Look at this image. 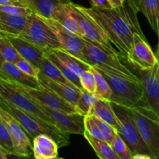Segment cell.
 I'll return each mask as SVG.
<instances>
[{
    "label": "cell",
    "instance_id": "cell-26",
    "mask_svg": "<svg viewBox=\"0 0 159 159\" xmlns=\"http://www.w3.org/2000/svg\"><path fill=\"white\" fill-rule=\"evenodd\" d=\"M45 55L57 67L60 71L61 72V74L65 76V79L68 81H69L71 84L75 85V86L77 87L78 89L81 90L82 89V85H81L80 82V76L79 75H77L76 73H75L72 70L70 69L69 68L66 66L65 65H64L55 55L52 54V53L49 52V51H46L45 52Z\"/></svg>",
    "mask_w": 159,
    "mask_h": 159
},
{
    "label": "cell",
    "instance_id": "cell-19",
    "mask_svg": "<svg viewBox=\"0 0 159 159\" xmlns=\"http://www.w3.org/2000/svg\"><path fill=\"white\" fill-rule=\"evenodd\" d=\"M26 6L34 13L52 19L56 11L62 5L71 3V0H25Z\"/></svg>",
    "mask_w": 159,
    "mask_h": 159
},
{
    "label": "cell",
    "instance_id": "cell-6",
    "mask_svg": "<svg viewBox=\"0 0 159 159\" xmlns=\"http://www.w3.org/2000/svg\"><path fill=\"white\" fill-rule=\"evenodd\" d=\"M110 103L119 124L117 134L127 144L132 154H146L152 157L137 128L128 108L114 102H110Z\"/></svg>",
    "mask_w": 159,
    "mask_h": 159
},
{
    "label": "cell",
    "instance_id": "cell-9",
    "mask_svg": "<svg viewBox=\"0 0 159 159\" xmlns=\"http://www.w3.org/2000/svg\"><path fill=\"white\" fill-rule=\"evenodd\" d=\"M0 97L22 111L53 125L51 120L39 108L36 102L16 88L11 82L0 79Z\"/></svg>",
    "mask_w": 159,
    "mask_h": 159
},
{
    "label": "cell",
    "instance_id": "cell-36",
    "mask_svg": "<svg viewBox=\"0 0 159 159\" xmlns=\"http://www.w3.org/2000/svg\"><path fill=\"white\" fill-rule=\"evenodd\" d=\"M16 66L18 68H20L23 73H25L27 75L31 76L37 79L38 74L40 73V69L36 68L34 65L29 62L28 61L25 60L23 57H20L15 62Z\"/></svg>",
    "mask_w": 159,
    "mask_h": 159
},
{
    "label": "cell",
    "instance_id": "cell-14",
    "mask_svg": "<svg viewBox=\"0 0 159 159\" xmlns=\"http://www.w3.org/2000/svg\"><path fill=\"white\" fill-rule=\"evenodd\" d=\"M0 118L10 134L14 152L20 155H33L32 141L16 120L2 107H0Z\"/></svg>",
    "mask_w": 159,
    "mask_h": 159
},
{
    "label": "cell",
    "instance_id": "cell-34",
    "mask_svg": "<svg viewBox=\"0 0 159 159\" xmlns=\"http://www.w3.org/2000/svg\"><path fill=\"white\" fill-rule=\"evenodd\" d=\"M84 126H85V130L91 136L97 138V139L104 141V138L98 127L97 124L93 120L91 115H86L84 116Z\"/></svg>",
    "mask_w": 159,
    "mask_h": 159
},
{
    "label": "cell",
    "instance_id": "cell-18",
    "mask_svg": "<svg viewBox=\"0 0 159 159\" xmlns=\"http://www.w3.org/2000/svg\"><path fill=\"white\" fill-rule=\"evenodd\" d=\"M33 155L35 159H53L57 157V143L46 134L37 135L33 139Z\"/></svg>",
    "mask_w": 159,
    "mask_h": 159
},
{
    "label": "cell",
    "instance_id": "cell-20",
    "mask_svg": "<svg viewBox=\"0 0 159 159\" xmlns=\"http://www.w3.org/2000/svg\"><path fill=\"white\" fill-rule=\"evenodd\" d=\"M29 16H12L0 12V31L6 37L19 36L26 26Z\"/></svg>",
    "mask_w": 159,
    "mask_h": 159
},
{
    "label": "cell",
    "instance_id": "cell-28",
    "mask_svg": "<svg viewBox=\"0 0 159 159\" xmlns=\"http://www.w3.org/2000/svg\"><path fill=\"white\" fill-rule=\"evenodd\" d=\"M98 97L96 94L82 90L75 106L76 110L82 116L89 115Z\"/></svg>",
    "mask_w": 159,
    "mask_h": 159
},
{
    "label": "cell",
    "instance_id": "cell-8",
    "mask_svg": "<svg viewBox=\"0 0 159 159\" xmlns=\"http://www.w3.org/2000/svg\"><path fill=\"white\" fill-rule=\"evenodd\" d=\"M69 11L79 23L83 33V38L89 40L108 52L120 55L103 30L93 19L80 10L73 2L69 4Z\"/></svg>",
    "mask_w": 159,
    "mask_h": 159
},
{
    "label": "cell",
    "instance_id": "cell-44",
    "mask_svg": "<svg viewBox=\"0 0 159 159\" xmlns=\"http://www.w3.org/2000/svg\"><path fill=\"white\" fill-rule=\"evenodd\" d=\"M130 1H131L135 5V6L137 7V9H138V11H139V0H130Z\"/></svg>",
    "mask_w": 159,
    "mask_h": 159
},
{
    "label": "cell",
    "instance_id": "cell-45",
    "mask_svg": "<svg viewBox=\"0 0 159 159\" xmlns=\"http://www.w3.org/2000/svg\"><path fill=\"white\" fill-rule=\"evenodd\" d=\"M3 61H5V60H4V58H3V57H2V56L1 53H0V64H1L2 62Z\"/></svg>",
    "mask_w": 159,
    "mask_h": 159
},
{
    "label": "cell",
    "instance_id": "cell-27",
    "mask_svg": "<svg viewBox=\"0 0 159 159\" xmlns=\"http://www.w3.org/2000/svg\"><path fill=\"white\" fill-rule=\"evenodd\" d=\"M139 11L145 16L152 30L158 34V21L154 0H139Z\"/></svg>",
    "mask_w": 159,
    "mask_h": 159
},
{
    "label": "cell",
    "instance_id": "cell-10",
    "mask_svg": "<svg viewBox=\"0 0 159 159\" xmlns=\"http://www.w3.org/2000/svg\"><path fill=\"white\" fill-rule=\"evenodd\" d=\"M126 58L134 69H151L158 63L156 54L152 50L145 37L138 33L134 34L131 47Z\"/></svg>",
    "mask_w": 159,
    "mask_h": 159
},
{
    "label": "cell",
    "instance_id": "cell-25",
    "mask_svg": "<svg viewBox=\"0 0 159 159\" xmlns=\"http://www.w3.org/2000/svg\"><path fill=\"white\" fill-rule=\"evenodd\" d=\"M39 69L42 74L55 82L65 84V85H73L65 79L57 67L47 56H45L44 58L42 61Z\"/></svg>",
    "mask_w": 159,
    "mask_h": 159
},
{
    "label": "cell",
    "instance_id": "cell-43",
    "mask_svg": "<svg viewBox=\"0 0 159 159\" xmlns=\"http://www.w3.org/2000/svg\"><path fill=\"white\" fill-rule=\"evenodd\" d=\"M0 159H8L6 153L0 148Z\"/></svg>",
    "mask_w": 159,
    "mask_h": 159
},
{
    "label": "cell",
    "instance_id": "cell-24",
    "mask_svg": "<svg viewBox=\"0 0 159 159\" xmlns=\"http://www.w3.org/2000/svg\"><path fill=\"white\" fill-rule=\"evenodd\" d=\"M83 136L100 159H120L114 152L111 145L105 141H101L91 136L85 130L83 134Z\"/></svg>",
    "mask_w": 159,
    "mask_h": 159
},
{
    "label": "cell",
    "instance_id": "cell-42",
    "mask_svg": "<svg viewBox=\"0 0 159 159\" xmlns=\"http://www.w3.org/2000/svg\"><path fill=\"white\" fill-rule=\"evenodd\" d=\"M132 159H153V158L146 154H134L132 156Z\"/></svg>",
    "mask_w": 159,
    "mask_h": 159
},
{
    "label": "cell",
    "instance_id": "cell-47",
    "mask_svg": "<svg viewBox=\"0 0 159 159\" xmlns=\"http://www.w3.org/2000/svg\"><path fill=\"white\" fill-rule=\"evenodd\" d=\"M4 36H5V35H4V34H2V32H1V31H0V37H4Z\"/></svg>",
    "mask_w": 159,
    "mask_h": 159
},
{
    "label": "cell",
    "instance_id": "cell-38",
    "mask_svg": "<svg viewBox=\"0 0 159 159\" xmlns=\"http://www.w3.org/2000/svg\"><path fill=\"white\" fill-rule=\"evenodd\" d=\"M92 7L99 8V9H111L112 6L108 0H89Z\"/></svg>",
    "mask_w": 159,
    "mask_h": 159
},
{
    "label": "cell",
    "instance_id": "cell-35",
    "mask_svg": "<svg viewBox=\"0 0 159 159\" xmlns=\"http://www.w3.org/2000/svg\"><path fill=\"white\" fill-rule=\"evenodd\" d=\"M80 82L82 89L89 93H94L96 92V79L91 71V68L89 71H85L80 76Z\"/></svg>",
    "mask_w": 159,
    "mask_h": 159
},
{
    "label": "cell",
    "instance_id": "cell-5",
    "mask_svg": "<svg viewBox=\"0 0 159 159\" xmlns=\"http://www.w3.org/2000/svg\"><path fill=\"white\" fill-rule=\"evenodd\" d=\"M153 159H159V118L148 104L128 108Z\"/></svg>",
    "mask_w": 159,
    "mask_h": 159
},
{
    "label": "cell",
    "instance_id": "cell-33",
    "mask_svg": "<svg viewBox=\"0 0 159 159\" xmlns=\"http://www.w3.org/2000/svg\"><path fill=\"white\" fill-rule=\"evenodd\" d=\"M93 116V120H94V121L96 122V124H97L98 127H99V130H100L101 134H102V137H103L104 141H105L106 142L108 143L109 144H111V143L113 142V139H114L115 136L117 134L116 130H115L112 126H110V124H107V123L101 120H99V118L96 117V116Z\"/></svg>",
    "mask_w": 159,
    "mask_h": 159
},
{
    "label": "cell",
    "instance_id": "cell-30",
    "mask_svg": "<svg viewBox=\"0 0 159 159\" xmlns=\"http://www.w3.org/2000/svg\"><path fill=\"white\" fill-rule=\"evenodd\" d=\"M0 53L5 61L13 64L20 57L13 45L6 36L0 37Z\"/></svg>",
    "mask_w": 159,
    "mask_h": 159
},
{
    "label": "cell",
    "instance_id": "cell-15",
    "mask_svg": "<svg viewBox=\"0 0 159 159\" xmlns=\"http://www.w3.org/2000/svg\"><path fill=\"white\" fill-rule=\"evenodd\" d=\"M142 82L147 103L159 118V65L147 70L135 69Z\"/></svg>",
    "mask_w": 159,
    "mask_h": 159
},
{
    "label": "cell",
    "instance_id": "cell-39",
    "mask_svg": "<svg viewBox=\"0 0 159 159\" xmlns=\"http://www.w3.org/2000/svg\"><path fill=\"white\" fill-rule=\"evenodd\" d=\"M18 6L27 8L25 0H0V6Z\"/></svg>",
    "mask_w": 159,
    "mask_h": 159
},
{
    "label": "cell",
    "instance_id": "cell-31",
    "mask_svg": "<svg viewBox=\"0 0 159 159\" xmlns=\"http://www.w3.org/2000/svg\"><path fill=\"white\" fill-rule=\"evenodd\" d=\"M110 145L120 159H132L133 154L118 134L115 136Z\"/></svg>",
    "mask_w": 159,
    "mask_h": 159
},
{
    "label": "cell",
    "instance_id": "cell-16",
    "mask_svg": "<svg viewBox=\"0 0 159 159\" xmlns=\"http://www.w3.org/2000/svg\"><path fill=\"white\" fill-rule=\"evenodd\" d=\"M37 80L41 86L52 91L68 103L75 107L82 90L78 89L74 85H65L55 82L45 76L40 71L37 76Z\"/></svg>",
    "mask_w": 159,
    "mask_h": 159
},
{
    "label": "cell",
    "instance_id": "cell-32",
    "mask_svg": "<svg viewBox=\"0 0 159 159\" xmlns=\"http://www.w3.org/2000/svg\"><path fill=\"white\" fill-rule=\"evenodd\" d=\"M0 148L6 154L15 153L10 134L1 118H0Z\"/></svg>",
    "mask_w": 159,
    "mask_h": 159
},
{
    "label": "cell",
    "instance_id": "cell-37",
    "mask_svg": "<svg viewBox=\"0 0 159 159\" xmlns=\"http://www.w3.org/2000/svg\"><path fill=\"white\" fill-rule=\"evenodd\" d=\"M0 12L12 16H29L34 12L28 8L22 7L18 6H0Z\"/></svg>",
    "mask_w": 159,
    "mask_h": 159
},
{
    "label": "cell",
    "instance_id": "cell-2",
    "mask_svg": "<svg viewBox=\"0 0 159 159\" xmlns=\"http://www.w3.org/2000/svg\"><path fill=\"white\" fill-rule=\"evenodd\" d=\"M0 107L10 113L25 130L31 141L41 134H46L54 140L59 148L69 144L70 135L64 134L54 125L30 115L0 97Z\"/></svg>",
    "mask_w": 159,
    "mask_h": 159
},
{
    "label": "cell",
    "instance_id": "cell-17",
    "mask_svg": "<svg viewBox=\"0 0 159 159\" xmlns=\"http://www.w3.org/2000/svg\"><path fill=\"white\" fill-rule=\"evenodd\" d=\"M6 37L13 45L20 57L30 62L36 68H40L42 61L46 56L44 51L41 48L22 38L20 36L9 35Z\"/></svg>",
    "mask_w": 159,
    "mask_h": 159
},
{
    "label": "cell",
    "instance_id": "cell-4",
    "mask_svg": "<svg viewBox=\"0 0 159 159\" xmlns=\"http://www.w3.org/2000/svg\"><path fill=\"white\" fill-rule=\"evenodd\" d=\"M98 71L102 74L111 89L110 102L127 108L148 104L141 81L126 79L100 70Z\"/></svg>",
    "mask_w": 159,
    "mask_h": 159
},
{
    "label": "cell",
    "instance_id": "cell-21",
    "mask_svg": "<svg viewBox=\"0 0 159 159\" xmlns=\"http://www.w3.org/2000/svg\"><path fill=\"white\" fill-rule=\"evenodd\" d=\"M89 115L96 116L101 120L107 123L110 126H112L117 132L118 128H119V124H118L117 119L113 112L110 100L98 98Z\"/></svg>",
    "mask_w": 159,
    "mask_h": 159
},
{
    "label": "cell",
    "instance_id": "cell-23",
    "mask_svg": "<svg viewBox=\"0 0 159 159\" xmlns=\"http://www.w3.org/2000/svg\"><path fill=\"white\" fill-rule=\"evenodd\" d=\"M47 51L52 53L64 65H66L68 68L72 70L75 73L79 75V76L82 75L85 71L90 70V68H92V66H90L89 65L82 61L79 60L77 57H74V56L71 55V54L68 53L67 51H64L62 48H56V49L49 50V51Z\"/></svg>",
    "mask_w": 159,
    "mask_h": 159
},
{
    "label": "cell",
    "instance_id": "cell-41",
    "mask_svg": "<svg viewBox=\"0 0 159 159\" xmlns=\"http://www.w3.org/2000/svg\"><path fill=\"white\" fill-rule=\"evenodd\" d=\"M113 8H119L124 6V0H108Z\"/></svg>",
    "mask_w": 159,
    "mask_h": 159
},
{
    "label": "cell",
    "instance_id": "cell-48",
    "mask_svg": "<svg viewBox=\"0 0 159 159\" xmlns=\"http://www.w3.org/2000/svg\"><path fill=\"white\" fill-rule=\"evenodd\" d=\"M53 159H63V158H59V157H56V158H53Z\"/></svg>",
    "mask_w": 159,
    "mask_h": 159
},
{
    "label": "cell",
    "instance_id": "cell-40",
    "mask_svg": "<svg viewBox=\"0 0 159 159\" xmlns=\"http://www.w3.org/2000/svg\"><path fill=\"white\" fill-rule=\"evenodd\" d=\"M8 159H35L34 155H20L16 153L6 154Z\"/></svg>",
    "mask_w": 159,
    "mask_h": 159
},
{
    "label": "cell",
    "instance_id": "cell-13",
    "mask_svg": "<svg viewBox=\"0 0 159 159\" xmlns=\"http://www.w3.org/2000/svg\"><path fill=\"white\" fill-rule=\"evenodd\" d=\"M11 83H12V82H11ZM12 84L16 88L18 89L20 91L24 93L30 99H31L34 102H37V103L41 104V105L48 107L50 109L65 112L67 113H78L75 107L68 103L65 99L61 98L60 96L53 93L52 91L44 88V87L42 86V88L40 89H37L25 88V87L21 86L18 84Z\"/></svg>",
    "mask_w": 159,
    "mask_h": 159
},
{
    "label": "cell",
    "instance_id": "cell-12",
    "mask_svg": "<svg viewBox=\"0 0 159 159\" xmlns=\"http://www.w3.org/2000/svg\"><path fill=\"white\" fill-rule=\"evenodd\" d=\"M36 104L51 120L53 125L64 134L83 135L85 132L84 116L80 113H67L50 109L37 102Z\"/></svg>",
    "mask_w": 159,
    "mask_h": 159
},
{
    "label": "cell",
    "instance_id": "cell-46",
    "mask_svg": "<svg viewBox=\"0 0 159 159\" xmlns=\"http://www.w3.org/2000/svg\"><path fill=\"white\" fill-rule=\"evenodd\" d=\"M156 57H157V58H158V65H159V53H157Z\"/></svg>",
    "mask_w": 159,
    "mask_h": 159
},
{
    "label": "cell",
    "instance_id": "cell-22",
    "mask_svg": "<svg viewBox=\"0 0 159 159\" xmlns=\"http://www.w3.org/2000/svg\"><path fill=\"white\" fill-rule=\"evenodd\" d=\"M69 4L62 5L58 8L53 16V20H56L62 26L73 33L75 35L83 38V33L81 30L79 23L76 19L73 16L69 11Z\"/></svg>",
    "mask_w": 159,
    "mask_h": 159
},
{
    "label": "cell",
    "instance_id": "cell-7",
    "mask_svg": "<svg viewBox=\"0 0 159 159\" xmlns=\"http://www.w3.org/2000/svg\"><path fill=\"white\" fill-rule=\"evenodd\" d=\"M19 36L37 45L44 52L61 48L60 43L51 28L35 13L30 16L26 26Z\"/></svg>",
    "mask_w": 159,
    "mask_h": 159
},
{
    "label": "cell",
    "instance_id": "cell-1",
    "mask_svg": "<svg viewBox=\"0 0 159 159\" xmlns=\"http://www.w3.org/2000/svg\"><path fill=\"white\" fill-rule=\"evenodd\" d=\"M75 5L101 26L124 58L130 51L134 34L138 33L144 37L137 19L138 10L130 0H127V5L124 2L121 7L111 9L85 8Z\"/></svg>",
    "mask_w": 159,
    "mask_h": 159
},
{
    "label": "cell",
    "instance_id": "cell-11",
    "mask_svg": "<svg viewBox=\"0 0 159 159\" xmlns=\"http://www.w3.org/2000/svg\"><path fill=\"white\" fill-rule=\"evenodd\" d=\"M38 16L51 28L60 43L61 48L86 63L83 53L84 43L82 37L70 32L53 19H48L40 16Z\"/></svg>",
    "mask_w": 159,
    "mask_h": 159
},
{
    "label": "cell",
    "instance_id": "cell-3",
    "mask_svg": "<svg viewBox=\"0 0 159 159\" xmlns=\"http://www.w3.org/2000/svg\"><path fill=\"white\" fill-rule=\"evenodd\" d=\"M83 43L84 55L86 63L90 66L109 74L141 81L137 74L121 61L120 55L108 52L85 38H83Z\"/></svg>",
    "mask_w": 159,
    "mask_h": 159
},
{
    "label": "cell",
    "instance_id": "cell-29",
    "mask_svg": "<svg viewBox=\"0 0 159 159\" xmlns=\"http://www.w3.org/2000/svg\"><path fill=\"white\" fill-rule=\"evenodd\" d=\"M91 71L96 79V92L95 94L99 99H104L110 100L112 94V90L103 76L100 72L93 67L91 68Z\"/></svg>",
    "mask_w": 159,
    "mask_h": 159
}]
</instances>
